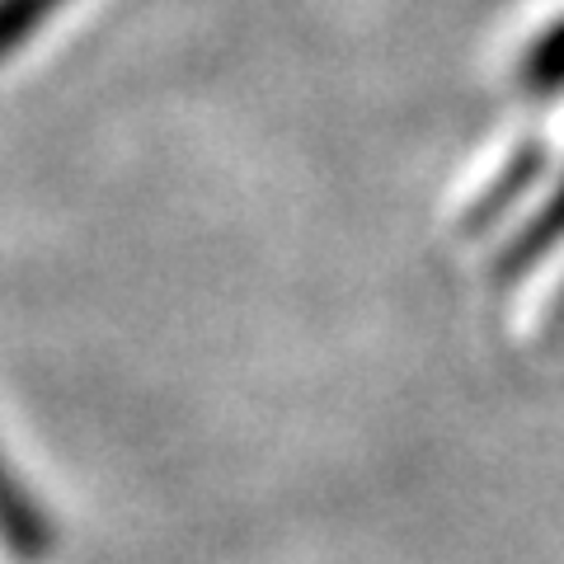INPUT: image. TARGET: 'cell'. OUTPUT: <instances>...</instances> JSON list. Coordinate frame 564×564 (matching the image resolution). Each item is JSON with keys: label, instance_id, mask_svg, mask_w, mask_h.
<instances>
[{"label": "cell", "instance_id": "cell-1", "mask_svg": "<svg viewBox=\"0 0 564 564\" xmlns=\"http://www.w3.org/2000/svg\"><path fill=\"white\" fill-rule=\"evenodd\" d=\"M6 545L20 564H43L57 545V527H52L47 508L24 489L20 475L6 480Z\"/></svg>", "mask_w": 564, "mask_h": 564}, {"label": "cell", "instance_id": "cell-2", "mask_svg": "<svg viewBox=\"0 0 564 564\" xmlns=\"http://www.w3.org/2000/svg\"><path fill=\"white\" fill-rule=\"evenodd\" d=\"M541 170H545V147H541L536 137H532V141H522V147L513 151V161L503 165V174L485 188V198L466 212V236L489 231V221H499L503 212L513 207V203L522 198V193L541 180Z\"/></svg>", "mask_w": 564, "mask_h": 564}, {"label": "cell", "instance_id": "cell-3", "mask_svg": "<svg viewBox=\"0 0 564 564\" xmlns=\"http://www.w3.org/2000/svg\"><path fill=\"white\" fill-rule=\"evenodd\" d=\"M564 240V180L555 184V193L545 198V207L536 212L527 226H518V236L503 245L499 254V278H518L527 269H536V263L555 250Z\"/></svg>", "mask_w": 564, "mask_h": 564}, {"label": "cell", "instance_id": "cell-4", "mask_svg": "<svg viewBox=\"0 0 564 564\" xmlns=\"http://www.w3.org/2000/svg\"><path fill=\"white\" fill-rule=\"evenodd\" d=\"M518 76L532 95H560L564 90V20H555L532 47L522 52Z\"/></svg>", "mask_w": 564, "mask_h": 564}, {"label": "cell", "instance_id": "cell-5", "mask_svg": "<svg viewBox=\"0 0 564 564\" xmlns=\"http://www.w3.org/2000/svg\"><path fill=\"white\" fill-rule=\"evenodd\" d=\"M62 6L66 0H6L0 6V43H6V52H20Z\"/></svg>", "mask_w": 564, "mask_h": 564}]
</instances>
